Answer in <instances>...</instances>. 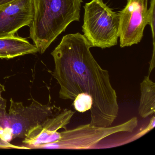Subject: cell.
I'll list each match as a JSON object with an SVG mask.
<instances>
[{
    "label": "cell",
    "instance_id": "6da1fadb",
    "mask_svg": "<svg viewBox=\"0 0 155 155\" xmlns=\"http://www.w3.org/2000/svg\"><path fill=\"white\" fill-rule=\"evenodd\" d=\"M90 48L79 32L64 36L51 53L55 63L52 75L60 87V98L74 100L80 93L89 94L93 101L90 124L110 127L118 115L117 93L109 71L100 66Z\"/></svg>",
    "mask_w": 155,
    "mask_h": 155
},
{
    "label": "cell",
    "instance_id": "7a4b0ae2",
    "mask_svg": "<svg viewBox=\"0 0 155 155\" xmlns=\"http://www.w3.org/2000/svg\"><path fill=\"white\" fill-rule=\"evenodd\" d=\"M30 38L42 54L71 22L79 21L82 0H32Z\"/></svg>",
    "mask_w": 155,
    "mask_h": 155
},
{
    "label": "cell",
    "instance_id": "3957f363",
    "mask_svg": "<svg viewBox=\"0 0 155 155\" xmlns=\"http://www.w3.org/2000/svg\"><path fill=\"white\" fill-rule=\"evenodd\" d=\"M137 126V117L113 127H97L90 123L81 125L72 129L56 131L51 135L48 143L40 145L36 149H88L113 134L131 133Z\"/></svg>",
    "mask_w": 155,
    "mask_h": 155
},
{
    "label": "cell",
    "instance_id": "277c9868",
    "mask_svg": "<svg viewBox=\"0 0 155 155\" xmlns=\"http://www.w3.org/2000/svg\"><path fill=\"white\" fill-rule=\"evenodd\" d=\"M82 31L91 48H111L117 44L118 13L103 0H91L84 6Z\"/></svg>",
    "mask_w": 155,
    "mask_h": 155
},
{
    "label": "cell",
    "instance_id": "5b68a950",
    "mask_svg": "<svg viewBox=\"0 0 155 155\" xmlns=\"http://www.w3.org/2000/svg\"><path fill=\"white\" fill-rule=\"evenodd\" d=\"M61 109L52 105L50 101L42 105L32 99L29 106L25 107L21 102L10 99L8 113V127L12 139L25 138L31 130L60 112Z\"/></svg>",
    "mask_w": 155,
    "mask_h": 155
},
{
    "label": "cell",
    "instance_id": "8992f818",
    "mask_svg": "<svg viewBox=\"0 0 155 155\" xmlns=\"http://www.w3.org/2000/svg\"><path fill=\"white\" fill-rule=\"evenodd\" d=\"M118 13L120 47H130L139 43L148 25V0H127L125 8Z\"/></svg>",
    "mask_w": 155,
    "mask_h": 155
},
{
    "label": "cell",
    "instance_id": "52a82bcc",
    "mask_svg": "<svg viewBox=\"0 0 155 155\" xmlns=\"http://www.w3.org/2000/svg\"><path fill=\"white\" fill-rule=\"evenodd\" d=\"M32 0H16L0 8V38L15 36L33 18Z\"/></svg>",
    "mask_w": 155,
    "mask_h": 155
},
{
    "label": "cell",
    "instance_id": "ba28073f",
    "mask_svg": "<svg viewBox=\"0 0 155 155\" xmlns=\"http://www.w3.org/2000/svg\"><path fill=\"white\" fill-rule=\"evenodd\" d=\"M75 113V111L67 109L60 111L31 130L22 143L29 149H36L38 146L48 143L50 138L56 131L61 128L67 130V126Z\"/></svg>",
    "mask_w": 155,
    "mask_h": 155
},
{
    "label": "cell",
    "instance_id": "9c48e42d",
    "mask_svg": "<svg viewBox=\"0 0 155 155\" xmlns=\"http://www.w3.org/2000/svg\"><path fill=\"white\" fill-rule=\"evenodd\" d=\"M38 52L35 44L18 36L0 38V58H13Z\"/></svg>",
    "mask_w": 155,
    "mask_h": 155
},
{
    "label": "cell",
    "instance_id": "30bf717a",
    "mask_svg": "<svg viewBox=\"0 0 155 155\" xmlns=\"http://www.w3.org/2000/svg\"><path fill=\"white\" fill-rule=\"evenodd\" d=\"M140 97L138 114L143 118L153 115L155 112V83L148 76L144 77L140 83Z\"/></svg>",
    "mask_w": 155,
    "mask_h": 155
},
{
    "label": "cell",
    "instance_id": "8fae6325",
    "mask_svg": "<svg viewBox=\"0 0 155 155\" xmlns=\"http://www.w3.org/2000/svg\"><path fill=\"white\" fill-rule=\"evenodd\" d=\"M73 101L74 108L76 110L81 113L90 110L93 103L91 96L85 93H80Z\"/></svg>",
    "mask_w": 155,
    "mask_h": 155
},
{
    "label": "cell",
    "instance_id": "7c38bea8",
    "mask_svg": "<svg viewBox=\"0 0 155 155\" xmlns=\"http://www.w3.org/2000/svg\"><path fill=\"white\" fill-rule=\"evenodd\" d=\"M5 91V86L0 83V130L5 128L6 122L8 121V113L6 111L7 100L2 96V93Z\"/></svg>",
    "mask_w": 155,
    "mask_h": 155
},
{
    "label": "cell",
    "instance_id": "4fadbf2b",
    "mask_svg": "<svg viewBox=\"0 0 155 155\" xmlns=\"http://www.w3.org/2000/svg\"><path fill=\"white\" fill-rule=\"evenodd\" d=\"M148 25L150 26V28H151L152 41H153V52H152V54H155V0H150V8H148Z\"/></svg>",
    "mask_w": 155,
    "mask_h": 155
},
{
    "label": "cell",
    "instance_id": "5bb4252c",
    "mask_svg": "<svg viewBox=\"0 0 155 155\" xmlns=\"http://www.w3.org/2000/svg\"><path fill=\"white\" fill-rule=\"evenodd\" d=\"M155 126V117L153 116L151 119L148 125L142 130H140L137 134H136L133 137L134 138L133 140H135L141 137L142 136L146 135L147 133H148L150 130L154 128Z\"/></svg>",
    "mask_w": 155,
    "mask_h": 155
},
{
    "label": "cell",
    "instance_id": "9a60e30c",
    "mask_svg": "<svg viewBox=\"0 0 155 155\" xmlns=\"http://www.w3.org/2000/svg\"><path fill=\"white\" fill-rule=\"evenodd\" d=\"M0 149H28V148L25 146H18L13 145L9 143L8 141L3 139L0 136Z\"/></svg>",
    "mask_w": 155,
    "mask_h": 155
},
{
    "label": "cell",
    "instance_id": "2e32d148",
    "mask_svg": "<svg viewBox=\"0 0 155 155\" xmlns=\"http://www.w3.org/2000/svg\"><path fill=\"white\" fill-rule=\"evenodd\" d=\"M16 0H0V8L3 7L11 2H13Z\"/></svg>",
    "mask_w": 155,
    "mask_h": 155
}]
</instances>
